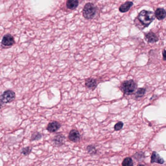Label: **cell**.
<instances>
[{
	"label": "cell",
	"mask_w": 166,
	"mask_h": 166,
	"mask_svg": "<svg viewBox=\"0 0 166 166\" xmlns=\"http://www.w3.org/2000/svg\"><path fill=\"white\" fill-rule=\"evenodd\" d=\"M154 19L155 15L153 12L150 11L143 10L139 13L136 18L135 20V23L137 27L142 30L145 27H148Z\"/></svg>",
	"instance_id": "obj_1"
},
{
	"label": "cell",
	"mask_w": 166,
	"mask_h": 166,
	"mask_svg": "<svg viewBox=\"0 0 166 166\" xmlns=\"http://www.w3.org/2000/svg\"><path fill=\"white\" fill-rule=\"evenodd\" d=\"M137 88V85L133 80L125 81L122 82L119 88L125 95L130 96L135 93Z\"/></svg>",
	"instance_id": "obj_2"
},
{
	"label": "cell",
	"mask_w": 166,
	"mask_h": 166,
	"mask_svg": "<svg viewBox=\"0 0 166 166\" xmlns=\"http://www.w3.org/2000/svg\"><path fill=\"white\" fill-rule=\"evenodd\" d=\"M97 12V8L94 4L91 2L87 3L82 11L83 16L85 19L90 20L94 18Z\"/></svg>",
	"instance_id": "obj_3"
},
{
	"label": "cell",
	"mask_w": 166,
	"mask_h": 166,
	"mask_svg": "<svg viewBox=\"0 0 166 166\" xmlns=\"http://www.w3.org/2000/svg\"><path fill=\"white\" fill-rule=\"evenodd\" d=\"M15 93L12 90H6L1 95H0V102L2 105L10 103L15 99Z\"/></svg>",
	"instance_id": "obj_4"
},
{
	"label": "cell",
	"mask_w": 166,
	"mask_h": 166,
	"mask_svg": "<svg viewBox=\"0 0 166 166\" xmlns=\"http://www.w3.org/2000/svg\"><path fill=\"white\" fill-rule=\"evenodd\" d=\"M65 136L61 133H57L52 139V142L55 146H62L65 144Z\"/></svg>",
	"instance_id": "obj_5"
},
{
	"label": "cell",
	"mask_w": 166,
	"mask_h": 166,
	"mask_svg": "<svg viewBox=\"0 0 166 166\" xmlns=\"http://www.w3.org/2000/svg\"><path fill=\"white\" fill-rule=\"evenodd\" d=\"M68 139L69 140L74 143H77L81 140V136L78 130L73 129L71 130L68 135Z\"/></svg>",
	"instance_id": "obj_6"
},
{
	"label": "cell",
	"mask_w": 166,
	"mask_h": 166,
	"mask_svg": "<svg viewBox=\"0 0 166 166\" xmlns=\"http://www.w3.org/2000/svg\"><path fill=\"white\" fill-rule=\"evenodd\" d=\"M15 43L14 37L11 34H7L5 35L2 38V43L4 46L10 47Z\"/></svg>",
	"instance_id": "obj_7"
},
{
	"label": "cell",
	"mask_w": 166,
	"mask_h": 166,
	"mask_svg": "<svg viewBox=\"0 0 166 166\" xmlns=\"http://www.w3.org/2000/svg\"><path fill=\"white\" fill-rule=\"evenodd\" d=\"M61 127V124L60 122L57 121H53L49 122L46 127V130L49 132L53 133V132H56L57 131H58Z\"/></svg>",
	"instance_id": "obj_8"
},
{
	"label": "cell",
	"mask_w": 166,
	"mask_h": 166,
	"mask_svg": "<svg viewBox=\"0 0 166 166\" xmlns=\"http://www.w3.org/2000/svg\"><path fill=\"white\" fill-rule=\"evenodd\" d=\"M85 85L87 88L94 91L97 87V81L93 77H89L85 81Z\"/></svg>",
	"instance_id": "obj_9"
},
{
	"label": "cell",
	"mask_w": 166,
	"mask_h": 166,
	"mask_svg": "<svg viewBox=\"0 0 166 166\" xmlns=\"http://www.w3.org/2000/svg\"><path fill=\"white\" fill-rule=\"evenodd\" d=\"M151 163L152 164L156 163L157 164H163L165 163V160L156 152L154 151L151 156Z\"/></svg>",
	"instance_id": "obj_10"
},
{
	"label": "cell",
	"mask_w": 166,
	"mask_h": 166,
	"mask_svg": "<svg viewBox=\"0 0 166 166\" xmlns=\"http://www.w3.org/2000/svg\"><path fill=\"white\" fill-rule=\"evenodd\" d=\"M145 39L148 43H156L159 40L158 37L152 32H150L145 34Z\"/></svg>",
	"instance_id": "obj_11"
},
{
	"label": "cell",
	"mask_w": 166,
	"mask_h": 166,
	"mask_svg": "<svg viewBox=\"0 0 166 166\" xmlns=\"http://www.w3.org/2000/svg\"><path fill=\"white\" fill-rule=\"evenodd\" d=\"M154 15L159 21L164 20L166 17V11L164 8H157L154 13Z\"/></svg>",
	"instance_id": "obj_12"
},
{
	"label": "cell",
	"mask_w": 166,
	"mask_h": 166,
	"mask_svg": "<svg viewBox=\"0 0 166 166\" xmlns=\"http://www.w3.org/2000/svg\"><path fill=\"white\" fill-rule=\"evenodd\" d=\"M133 5L132 2H127L124 4H122L119 8V10L122 13H125L127 12Z\"/></svg>",
	"instance_id": "obj_13"
},
{
	"label": "cell",
	"mask_w": 166,
	"mask_h": 166,
	"mask_svg": "<svg viewBox=\"0 0 166 166\" xmlns=\"http://www.w3.org/2000/svg\"><path fill=\"white\" fill-rule=\"evenodd\" d=\"M78 6V0H67V1L66 6L69 10H75Z\"/></svg>",
	"instance_id": "obj_14"
},
{
	"label": "cell",
	"mask_w": 166,
	"mask_h": 166,
	"mask_svg": "<svg viewBox=\"0 0 166 166\" xmlns=\"http://www.w3.org/2000/svg\"><path fill=\"white\" fill-rule=\"evenodd\" d=\"M133 158L136 160L137 161L142 162L144 160L145 158V153L142 151H139L133 154Z\"/></svg>",
	"instance_id": "obj_15"
},
{
	"label": "cell",
	"mask_w": 166,
	"mask_h": 166,
	"mask_svg": "<svg viewBox=\"0 0 166 166\" xmlns=\"http://www.w3.org/2000/svg\"><path fill=\"white\" fill-rule=\"evenodd\" d=\"M146 89L144 88H139L135 93V97L136 98H141L145 95Z\"/></svg>",
	"instance_id": "obj_16"
},
{
	"label": "cell",
	"mask_w": 166,
	"mask_h": 166,
	"mask_svg": "<svg viewBox=\"0 0 166 166\" xmlns=\"http://www.w3.org/2000/svg\"><path fill=\"white\" fill-rule=\"evenodd\" d=\"M42 135L41 132H35L32 134L31 136L30 140L32 141H38L42 139Z\"/></svg>",
	"instance_id": "obj_17"
},
{
	"label": "cell",
	"mask_w": 166,
	"mask_h": 166,
	"mask_svg": "<svg viewBox=\"0 0 166 166\" xmlns=\"http://www.w3.org/2000/svg\"><path fill=\"white\" fill-rule=\"evenodd\" d=\"M121 165L123 166H132L133 165V160L130 157H128L124 158Z\"/></svg>",
	"instance_id": "obj_18"
},
{
	"label": "cell",
	"mask_w": 166,
	"mask_h": 166,
	"mask_svg": "<svg viewBox=\"0 0 166 166\" xmlns=\"http://www.w3.org/2000/svg\"><path fill=\"white\" fill-rule=\"evenodd\" d=\"M86 150L89 154L95 155L97 153V150L96 149V147L94 145H89L87 147Z\"/></svg>",
	"instance_id": "obj_19"
},
{
	"label": "cell",
	"mask_w": 166,
	"mask_h": 166,
	"mask_svg": "<svg viewBox=\"0 0 166 166\" xmlns=\"http://www.w3.org/2000/svg\"><path fill=\"white\" fill-rule=\"evenodd\" d=\"M32 148L31 147L28 146L26 147L22 148L21 151L22 154H23L24 156H28L32 152Z\"/></svg>",
	"instance_id": "obj_20"
},
{
	"label": "cell",
	"mask_w": 166,
	"mask_h": 166,
	"mask_svg": "<svg viewBox=\"0 0 166 166\" xmlns=\"http://www.w3.org/2000/svg\"><path fill=\"white\" fill-rule=\"evenodd\" d=\"M124 123L122 121H119L114 126V130L116 131H120L123 128Z\"/></svg>",
	"instance_id": "obj_21"
},
{
	"label": "cell",
	"mask_w": 166,
	"mask_h": 166,
	"mask_svg": "<svg viewBox=\"0 0 166 166\" xmlns=\"http://www.w3.org/2000/svg\"><path fill=\"white\" fill-rule=\"evenodd\" d=\"M163 57V60L166 61V50L165 49H164V50L162 52Z\"/></svg>",
	"instance_id": "obj_22"
},
{
	"label": "cell",
	"mask_w": 166,
	"mask_h": 166,
	"mask_svg": "<svg viewBox=\"0 0 166 166\" xmlns=\"http://www.w3.org/2000/svg\"><path fill=\"white\" fill-rule=\"evenodd\" d=\"M2 105H2V104L1 103V102H0V109H1L2 107Z\"/></svg>",
	"instance_id": "obj_23"
}]
</instances>
